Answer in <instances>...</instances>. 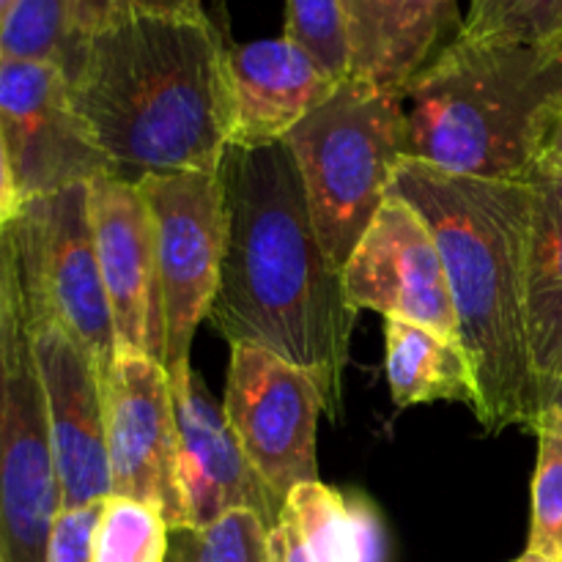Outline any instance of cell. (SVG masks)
I'll list each match as a JSON object with an SVG mask.
<instances>
[{"mask_svg": "<svg viewBox=\"0 0 562 562\" xmlns=\"http://www.w3.org/2000/svg\"><path fill=\"white\" fill-rule=\"evenodd\" d=\"M168 562H269V527L252 510H234L206 527H173Z\"/></svg>", "mask_w": 562, "mask_h": 562, "instance_id": "cell-23", "label": "cell"}, {"mask_svg": "<svg viewBox=\"0 0 562 562\" xmlns=\"http://www.w3.org/2000/svg\"><path fill=\"white\" fill-rule=\"evenodd\" d=\"M217 176L225 250L209 322L231 346H258L305 371L338 420L357 307L318 239L294 154L283 140L228 146Z\"/></svg>", "mask_w": 562, "mask_h": 562, "instance_id": "cell-1", "label": "cell"}, {"mask_svg": "<svg viewBox=\"0 0 562 562\" xmlns=\"http://www.w3.org/2000/svg\"><path fill=\"white\" fill-rule=\"evenodd\" d=\"M338 3L349 47V77L398 97L464 31L456 0Z\"/></svg>", "mask_w": 562, "mask_h": 562, "instance_id": "cell-17", "label": "cell"}, {"mask_svg": "<svg viewBox=\"0 0 562 562\" xmlns=\"http://www.w3.org/2000/svg\"><path fill=\"white\" fill-rule=\"evenodd\" d=\"M283 516L307 562H384V521L371 499L340 494L322 481L302 483L285 499Z\"/></svg>", "mask_w": 562, "mask_h": 562, "instance_id": "cell-20", "label": "cell"}, {"mask_svg": "<svg viewBox=\"0 0 562 562\" xmlns=\"http://www.w3.org/2000/svg\"><path fill=\"white\" fill-rule=\"evenodd\" d=\"M269 562H307L300 536L285 516H280V525L269 530Z\"/></svg>", "mask_w": 562, "mask_h": 562, "instance_id": "cell-30", "label": "cell"}, {"mask_svg": "<svg viewBox=\"0 0 562 562\" xmlns=\"http://www.w3.org/2000/svg\"><path fill=\"white\" fill-rule=\"evenodd\" d=\"M60 510L42 379L14 258L0 234V552L5 562H47Z\"/></svg>", "mask_w": 562, "mask_h": 562, "instance_id": "cell-6", "label": "cell"}, {"mask_svg": "<svg viewBox=\"0 0 562 562\" xmlns=\"http://www.w3.org/2000/svg\"><path fill=\"white\" fill-rule=\"evenodd\" d=\"M104 437L113 494L154 505L181 525L176 488L173 387L162 362L119 355L104 373Z\"/></svg>", "mask_w": 562, "mask_h": 562, "instance_id": "cell-13", "label": "cell"}, {"mask_svg": "<svg viewBox=\"0 0 562 562\" xmlns=\"http://www.w3.org/2000/svg\"><path fill=\"white\" fill-rule=\"evenodd\" d=\"M543 159H547V162H552L554 168L562 170V115L558 119V124H554L552 135H549L547 154H543Z\"/></svg>", "mask_w": 562, "mask_h": 562, "instance_id": "cell-32", "label": "cell"}, {"mask_svg": "<svg viewBox=\"0 0 562 562\" xmlns=\"http://www.w3.org/2000/svg\"><path fill=\"white\" fill-rule=\"evenodd\" d=\"M137 16L201 20L209 14L203 11L201 0H75L71 5V27L77 38H86L124 20H137Z\"/></svg>", "mask_w": 562, "mask_h": 562, "instance_id": "cell-27", "label": "cell"}, {"mask_svg": "<svg viewBox=\"0 0 562 562\" xmlns=\"http://www.w3.org/2000/svg\"><path fill=\"white\" fill-rule=\"evenodd\" d=\"M170 527L154 505L110 494L93 527L91 562H168Z\"/></svg>", "mask_w": 562, "mask_h": 562, "instance_id": "cell-21", "label": "cell"}, {"mask_svg": "<svg viewBox=\"0 0 562 562\" xmlns=\"http://www.w3.org/2000/svg\"><path fill=\"white\" fill-rule=\"evenodd\" d=\"M154 223L165 316V371L170 387L192 376L195 329L209 318L225 250L223 184L217 173L179 170L137 179Z\"/></svg>", "mask_w": 562, "mask_h": 562, "instance_id": "cell-8", "label": "cell"}, {"mask_svg": "<svg viewBox=\"0 0 562 562\" xmlns=\"http://www.w3.org/2000/svg\"><path fill=\"white\" fill-rule=\"evenodd\" d=\"M390 192L420 214L442 252L481 426L488 434L514 426L536 431L541 401L525 307L530 184L445 173L406 157Z\"/></svg>", "mask_w": 562, "mask_h": 562, "instance_id": "cell-3", "label": "cell"}, {"mask_svg": "<svg viewBox=\"0 0 562 562\" xmlns=\"http://www.w3.org/2000/svg\"><path fill=\"white\" fill-rule=\"evenodd\" d=\"M464 36L499 42L562 38V0H472Z\"/></svg>", "mask_w": 562, "mask_h": 562, "instance_id": "cell-25", "label": "cell"}, {"mask_svg": "<svg viewBox=\"0 0 562 562\" xmlns=\"http://www.w3.org/2000/svg\"><path fill=\"white\" fill-rule=\"evenodd\" d=\"M102 503L60 510L49 532L47 562H91L93 527Z\"/></svg>", "mask_w": 562, "mask_h": 562, "instance_id": "cell-28", "label": "cell"}, {"mask_svg": "<svg viewBox=\"0 0 562 562\" xmlns=\"http://www.w3.org/2000/svg\"><path fill=\"white\" fill-rule=\"evenodd\" d=\"M406 157L445 173L527 181L562 115V38L461 33L404 93Z\"/></svg>", "mask_w": 562, "mask_h": 562, "instance_id": "cell-4", "label": "cell"}, {"mask_svg": "<svg viewBox=\"0 0 562 562\" xmlns=\"http://www.w3.org/2000/svg\"><path fill=\"white\" fill-rule=\"evenodd\" d=\"M538 464L532 477V521L527 562H562V434L536 431Z\"/></svg>", "mask_w": 562, "mask_h": 562, "instance_id": "cell-24", "label": "cell"}, {"mask_svg": "<svg viewBox=\"0 0 562 562\" xmlns=\"http://www.w3.org/2000/svg\"><path fill=\"white\" fill-rule=\"evenodd\" d=\"M510 562H527L525 558H516V560H510Z\"/></svg>", "mask_w": 562, "mask_h": 562, "instance_id": "cell-34", "label": "cell"}, {"mask_svg": "<svg viewBox=\"0 0 562 562\" xmlns=\"http://www.w3.org/2000/svg\"><path fill=\"white\" fill-rule=\"evenodd\" d=\"M283 36L313 55L335 80L349 77V47L338 0H285Z\"/></svg>", "mask_w": 562, "mask_h": 562, "instance_id": "cell-26", "label": "cell"}, {"mask_svg": "<svg viewBox=\"0 0 562 562\" xmlns=\"http://www.w3.org/2000/svg\"><path fill=\"white\" fill-rule=\"evenodd\" d=\"M71 5L75 0H16L0 25V55L66 69L82 42L71 27Z\"/></svg>", "mask_w": 562, "mask_h": 562, "instance_id": "cell-22", "label": "cell"}, {"mask_svg": "<svg viewBox=\"0 0 562 562\" xmlns=\"http://www.w3.org/2000/svg\"><path fill=\"white\" fill-rule=\"evenodd\" d=\"M176 488L179 527H206L234 510H252L269 530L280 525L285 503L272 494L247 461L225 409L192 371L184 387H173Z\"/></svg>", "mask_w": 562, "mask_h": 562, "instance_id": "cell-15", "label": "cell"}, {"mask_svg": "<svg viewBox=\"0 0 562 562\" xmlns=\"http://www.w3.org/2000/svg\"><path fill=\"white\" fill-rule=\"evenodd\" d=\"M225 420L278 499L318 481L316 426L324 398L316 382L258 346H231Z\"/></svg>", "mask_w": 562, "mask_h": 562, "instance_id": "cell-9", "label": "cell"}, {"mask_svg": "<svg viewBox=\"0 0 562 562\" xmlns=\"http://www.w3.org/2000/svg\"><path fill=\"white\" fill-rule=\"evenodd\" d=\"M0 132L22 201L115 173L75 110L58 64L0 55Z\"/></svg>", "mask_w": 562, "mask_h": 562, "instance_id": "cell-10", "label": "cell"}, {"mask_svg": "<svg viewBox=\"0 0 562 562\" xmlns=\"http://www.w3.org/2000/svg\"><path fill=\"white\" fill-rule=\"evenodd\" d=\"M530 184L525 307L538 401L562 373V170L543 159Z\"/></svg>", "mask_w": 562, "mask_h": 562, "instance_id": "cell-18", "label": "cell"}, {"mask_svg": "<svg viewBox=\"0 0 562 562\" xmlns=\"http://www.w3.org/2000/svg\"><path fill=\"white\" fill-rule=\"evenodd\" d=\"M283 143L300 168L318 239L344 269L409 154L404 97L346 77Z\"/></svg>", "mask_w": 562, "mask_h": 562, "instance_id": "cell-5", "label": "cell"}, {"mask_svg": "<svg viewBox=\"0 0 562 562\" xmlns=\"http://www.w3.org/2000/svg\"><path fill=\"white\" fill-rule=\"evenodd\" d=\"M22 198L20 190H16V179H14V168H11V157L9 148H5L3 132H0V234L9 228L11 223L16 220L22 209Z\"/></svg>", "mask_w": 562, "mask_h": 562, "instance_id": "cell-29", "label": "cell"}, {"mask_svg": "<svg viewBox=\"0 0 562 562\" xmlns=\"http://www.w3.org/2000/svg\"><path fill=\"white\" fill-rule=\"evenodd\" d=\"M231 146L278 143L338 88L289 36L247 44L225 42Z\"/></svg>", "mask_w": 562, "mask_h": 562, "instance_id": "cell-16", "label": "cell"}, {"mask_svg": "<svg viewBox=\"0 0 562 562\" xmlns=\"http://www.w3.org/2000/svg\"><path fill=\"white\" fill-rule=\"evenodd\" d=\"M0 562H5V558H3V552H0Z\"/></svg>", "mask_w": 562, "mask_h": 562, "instance_id": "cell-35", "label": "cell"}, {"mask_svg": "<svg viewBox=\"0 0 562 562\" xmlns=\"http://www.w3.org/2000/svg\"><path fill=\"white\" fill-rule=\"evenodd\" d=\"M99 269L113 316L115 357L165 360V316L154 223L137 181L104 173L88 181Z\"/></svg>", "mask_w": 562, "mask_h": 562, "instance_id": "cell-14", "label": "cell"}, {"mask_svg": "<svg viewBox=\"0 0 562 562\" xmlns=\"http://www.w3.org/2000/svg\"><path fill=\"white\" fill-rule=\"evenodd\" d=\"M16 0H0V25H3V20L9 16V11L14 9Z\"/></svg>", "mask_w": 562, "mask_h": 562, "instance_id": "cell-33", "label": "cell"}, {"mask_svg": "<svg viewBox=\"0 0 562 562\" xmlns=\"http://www.w3.org/2000/svg\"><path fill=\"white\" fill-rule=\"evenodd\" d=\"M351 305L459 338L442 252L420 214L390 192L344 267Z\"/></svg>", "mask_w": 562, "mask_h": 562, "instance_id": "cell-12", "label": "cell"}, {"mask_svg": "<svg viewBox=\"0 0 562 562\" xmlns=\"http://www.w3.org/2000/svg\"><path fill=\"white\" fill-rule=\"evenodd\" d=\"M384 373L395 406L461 401L475 406L477 384L472 362L459 338L423 324L387 318Z\"/></svg>", "mask_w": 562, "mask_h": 562, "instance_id": "cell-19", "label": "cell"}, {"mask_svg": "<svg viewBox=\"0 0 562 562\" xmlns=\"http://www.w3.org/2000/svg\"><path fill=\"white\" fill-rule=\"evenodd\" d=\"M223 58L209 16H137L82 38L64 75L115 176L217 173L231 146Z\"/></svg>", "mask_w": 562, "mask_h": 562, "instance_id": "cell-2", "label": "cell"}, {"mask_svg": "<svg viewBox=\"0 0 562 562\" xmlns=\"http://www.w3.org/2000/svg\"><path fill=\"white\" fill-rule=\"evenodd\" d=\"M25 318L47 404L60 503L64 510L102 503L113 494L104 437L102 371L58 322L31 316L27 311Z\"/></svg>", "mask_w": 562, "mask_h": 562, "instance_id": "cell-11", "label": "cell"}, {"mask_svg": "<svg viewBox=\"0 0 562 562\" xmlns=\"http://www.w3.org/2000/svg\"><path fill=\"white\" fill-rule=\"evenodd\" d=\"M3 234L25 311L58 322L97 360L104 376L115 360V333L99 269L88 184L31 198Z\"/></svg>", "mask_w": 562, "mask_h": 562, "instance_id": "cell-7", "label": "cell"}, {"mask_svg": "<svg viewBox=\"0 0 562 562\" xmlns=\"http://www.w3.org/2000/svg\"><path fill=\"white\" fill-rule=\"evenodd\" d=\"M536 431L562 434V373L558 376V382L552 384V390L547 393V398L541 401V415H538Z\"/></svg>", "mask_w": 562, "mask_h": 562, "instance_id": "cell-31", "label": "cell"}]
</instances>
